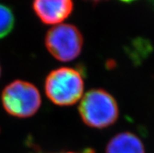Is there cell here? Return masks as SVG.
<instances>
[{"instance_id": "6", "label": "cell", "mask_w": 154, "mask_h": 153, "mask_svg": "<svg viewBox=\"0 0 154 153\" xmlns=\"http://www.w3.org/2000/svg\"><path fill=\"white\" fill-rule=\"evenodd\" d=\"M106 153H146L142 140L131 132L116 134L109 140Z\"/></svg>"}, {"instance_id": "4", "label": "cell", "mask_w": 154, "mask_h": 153, "mask_svg": "<svg viewBox=\"0 0 154 153\" xmlns=\"http://www.w3.org/2000/svg\"><path fill=\"white\" fill-rule=\"evenodd\" d=\"M84 40L76 26L60 23L48 31L45 37V45L48 52L56 60L70 62L78 58L82 52Z\"/></svg>"}, {"instance_id": "5", "label": "cell", "mask_w": 154, "mask_h": 153, "mask_svg": "<svg viewBox=\"0 0 154 153\" xmlns=\"http://www.w3.org/2000/svg\"><path fill=\"white\" fill-rule=\"evenodd\" d=\"M32 8L44 24L57 25L71 14L74 2L73 0H33Z\"/></svg>"}, {"instance_id": "10", "label": "cell", "mask_w": 154, "mask_h": 153, "mask_svg": "<svg viewBox=\"0 0 154 153\" xmlns=\"http://www.w3.org/2000/svg\"><path fill=\"white\" fill-rule=\"evenodd\" d=\"M88 1H92V2H100V1H103V0H88Z\"/></svg>"}, {"instance_id": "7", "label": "cell", "mask_w": 154, "mask_h": 153, "mask_svg": "<svg viewBox=\"0 0 154 153\" xmlns=\"http://www.w3.org/2000/svg\"><path fill=\"white\" fill-rule=\"evenodd\" d=\"M15 25L14 14L9 6L0 3V40L10 34Z\"/></svg>"}, {"instance_id": "8", "label": "cell", "mask_w": 154, "mask_h": 153, "mask_svg": "<svg viewBox=\"0 0 154 153\" xmlns=\"http://www.w3.org/2000/svg\"><path fill=\"white\" fill-rule=\"evenodd\" d=\"M60 153H95V151L92 148H85L81 151H68V152H60Z\"/></svg>"}, {"instance_id": "3", "label": "cell", "mask_w": 154, "mask_h": 153, "mask_svg": "<svg viewBox=\"0 0 154 153\" xmlns=\"http://www.w3.org/2000/svg\"><path fill=\"white\" fill-rule=\"evenodd\" d=\"M1 101L8 114L17 118H28L38 111L42 97L40 91L33 84L16 80L4 87Z\"/></svg>"}, {"instance_id": "1", "label": "cell", "mask_w": 154, "mask_h": 153, "mask_svg": "<svg viewBox=\"0 0 154 153\" xmlns=\"http://www.w3.org/2000/svg\"><path fill=\"white\" fill-rule=\"evenodd\" d=\"M78 112L85 125L96 129L111 126L119 116V109L115 99L101 88L91 89L83 95Z\"/></svg>"}, {"instance_id": "11", "label": "cell", "mask_w": 154, "mask_h": 153, "mask_svg": "<svg viewBox=\"0 0 154 153\" xmlns=\"http://www.w3.org/2000/svg\"><path fill=\"white\" fill-rule=\"evenodd\" d=\"M0 77H1V66H0Z\"/></svg>"}, {"instance_id": "2", "label": "cell", "mask_w": 154, "mask_h": 153, "mask_svg": "<svg viewBox=\"0 0 154 153\" xmlns=\"http://www.w3.org/2000/svg\"><path fill=\"white\" fill-rule=\"evenodd\" d=\"M44 86L45 95L52 103L60 106H69L82 99L85 84L79 70L60 67L47 75Z\"/></svg>"}, {"instance_id": "9", "label": "cell", "mask_w": 154, "mask_h": 153, "mask_svg": "<svg viewBox=\"0 0 154 153\" xmlns=\"http://www.w3.org/2000/svg\"><path fill=\"white\" fill-rule=\"evenodd\" d=\"M121 1L123 2H127V3H129V2H134V1H135V0H121Z\"/></svg>"}]
</instances>
